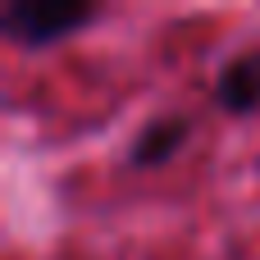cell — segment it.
Segmentation results:
<instances>
[{
	"mask_svg": "<svg viewBox=\"0 0 260 260\" xmlns=\"http://www.w3.org/2000/svg\"><path fill=\"white\" fill-rule=\"evenodd\" d=\"M96 18L91 5H9L5 9V37L18 46H50L59 37H73Z\"/></svg>",
	"mask_w": 260,
	"mask_h": 260,
	"instance_id": "cell-1",
	"label": "cell"
},
{
	"mask_svg": "<svg viewBox=\"0 0 260 260\" xmlns=\"http://www.w3.org/2000/svg\"><path fill=\"white\" fill-rule=\"evenodd\" d=\"M215 101L229 114H251V110H260V50H242V55H233L219 69Z\"/></svg>",
	"mask_w": 260,
	"mask_h": 260,
	"instance_id": "cell-2",
	"label": "cell"
},
{
	"mask_svg": "<svg viewBox=\"0 0 260 260\" xmlns=\"http://www.w3.org/2000/svg\"><path fill=\"white\" fill-rule=\"evenodd\" d=\"M183 137H187V123H183V119H155V123L137 137L133 165H165L169 155H178Z\"/></svg>",
	"mask_w": 260,
	"mask_h": 260,
	"instance_id": "cell-3",
	"label": "cell"
}]
</instances>
